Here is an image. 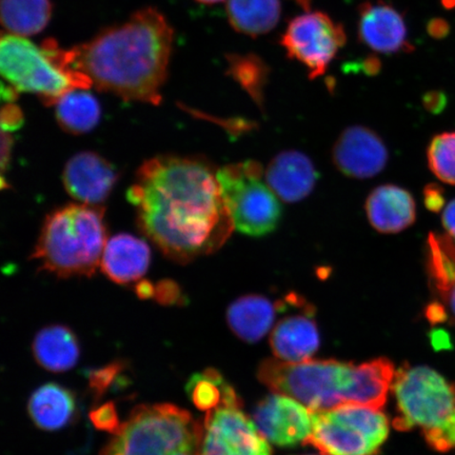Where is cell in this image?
Here are the masks:
<instances>
[{"instance_id":"obj_11","label":"cell","mask_w":455,"mask_h":455,"mask_svg":"<svg viewBox=\"0 0 455 455\" xmlns=\"http://www.w3.org/2000/svg\"><path fill=\"white\" fill-rule=\"evenodd\" d=\"M345 43L344 27L323 12L295 17L281 38L289 59L303 64L312 79L325 74Z\"/></svg>"},{"instance_id":"obj_34","label":"cell","mask_w":455,"mask_h":455,"mask_svg":"<svg viewBox=\"0 0 455 455\" xmlns=\"http://www.w3.org/2000/svg\"><path fill=\"white\" fill-rule=\"evenodd\" d=\"M24 119L19 108L9 104L4 107L2 113V127L4 130L12 131L19 128Z\"/></svg>"},{"instance_id":"obj_20","label":"cell","mask_w":455,"mask_h":455,"mask_svg":"<svg viewBox=\"0 0 455 455\" xmlns=\"http://www.w3.org/2000/svg\"><path fill=\"white\" fill-rule=\"evenodd\" d=\"M288 306V299L273 303L263 295H246L228 308V325L237 338L250 344L256 343L270 331L276 313Z\"/></svg>"},{"instance_id":"obj_15","label":"cell","mask_w":455,"mask_h":455,"mask_svg":"<svg viewBox=\"0 0 455 455\" xmlns=\"http://www.w3.org/2000/svg\"><path fill=\"white\" fill-rule=\"evenodd\" d=\"M116 179L112 164L92 152L73 156L62 174L67 192L90 206H100L106 201Z\"/></svg>"},{"instance_id":"obj_25","label":"cell","mask_w":455,"mask_h":455,"mask_svg":"<svg viewBox=\"0 0 455 455\" xmlns=\"http://www.w3.org/2000/svg\"><path fill=\"white\" fill-rule=\"evenodd\" d=\"M52 16L50 0H2V24L13 36H37Z\"/></svg>"},{"instance_id":"obj_38","label":"cell","mask_w":455,"mask_h":455,"mask_svg":"<svg viewBox=\"0 0 455 455\" xmlns=\"http://www.w3.org/2000/svg\"><path fill=\"white\" fill-rule=\"evenodd\" d=\"M429 36L435 38L445 37L449 32V26L446 20L441 19L432 20L428 26Z\"/></svg>"},{"instance_id":"obj_8","label":"cell","mask_w":455,"mask_h":455,"mask_svg":"<svg viewBox=\"0 0 455 455\" xmlns=\"http://www.w3.org/2000/svg\"><path fill=\"white\" fill-rule=\"evenodd\" d=\"M264 170L255 161L228 164L216 171L233 228L253 237L270 235L282 220L280 199L264 183Z\"/></svg>"},{"instance_id":"obj_14","label":"cell","mask_w":455,"mask_h":455,"mask_svg":"<svg viewBox=\"0 0 455 455\" xmlns=\"http://www.w3.org/2000/svg\"><path fill=\"white\" fill-rule=\"evenodd\" d=\"M357 31L361 43L375 52L396 54L413 49L403 15L383 0L358 7Z\"/></svg>"},{"instance_id":"obj_29","label":"cell","mask_w":455,"mask_h":455,"mask_svg":"<svg viewBox=\"0 0 455 455\" xmlns=\"http://www.w3.org/2000/svg\"><path fill=\"white\" fill-rule=\"evenodd\" d=\"M427 156L432 173L443 183L455 186V132L436 135Z\"/></svg>"},{"instance_id":"obj_18","label":"cell","mask_w":455,"mask_h":455,"mask_svg":"<svg viewBox=\"0 0 455 455\" xmlns=\"http://www.w3.org/2000/svg\"><path fill=\"white\" fill-rule=\"evenodd\" d=\"M366 213L375 230L394 235L414 223L417 206L407 190L395 185H384L370 193Z\"/></svg>"},{"instance_id":"obj_28","label":"cell","mask_w":455,"mask_h":455,"mask_svg":"<svg viewBox=\"0 0 455 455\" xmlns=\"http://www.w3.org/2000/svg\"><path fill=\"white\" fill-rule=\"evenodd\" d=\"M229 73L240 83L244 89L254 98H259L261 88L264 87L268 67L259 57L249 55H229Z\"/></svg>"},{"instance_id":"obj_22","label":"cell","mask_w":455,"mask_h":455,"mask_svg":"<svg viewBox=\"0 0 455 455\" xmlns=\"http://www.w3.org/2000/svg\"><path fill=\"white\" fill-rule=\"evenodd\" d=\"M28 411L39 429L60 430L69 424L76 414V396L64 386L44 384L33 392Z\"/></svg>"},{"instance_id":"obj_21","label":"cell","mask_w":455,"mask_h":455,"mask_svg":"<svg viewBox=\"0 0 455 455\" xmlns=\"http://www.w3.org/2000/svg\"><path fill=\"white\" fill-rule=\"evenodd\" d=\"M427 270L432 289L455 325V242L430 233L427 242Z\"/></svg>"},{"instance_id":"obj_33","label":"cell","mask_w":455,"mask_h":455,"mask_svg":"<svg viewBox=\"0 0 455 455\" xmlns=\"http://www.w3.org/2000/svg\"><path fill=\"white\" fill-rule=\"evenodd\" d=\"M156 298L159 304L175 305L181 299L180 290L175 283L164 281L156 289Z\"/></svg>"},{"instance_id":"obj_4","label":"cell","mask_w":455,"mask_h":455,"mask_svg":"<svg viewBox=\"0 0 455 455\" xmlns=\"http://www.w3.org/2000/svg\"><path fill=\"white\" fill-rule=\"evenodd\" d=\"M0 71L17 92L36 93L48 105H55L70 91L87 90L93 84L84 73L72 67L71 49L60 48L51 38L38 47L27 37L4 34Z\"/></svg>"},{"instance_id":"obj_31","label":"cell","mask_w":455,"mask_h":455,"mask_svg":"<svg viewBox=\"0 0 455 455\" xmlns=\"http://www.w3.org/2000/svg\"><path fill=\"white\" fill-rule=\"evenodd\" d=\"M428 446L435 451L447 452L455 448V409L442 425L424 435Z\"/></svg>"},{"instance_id":"obj_12","label":"cell","mask_w":455,"mask_h":455,"mask_svg":"<svg viewBox=\"0 0 455 455\" xmlns=\"http://www.w3.org/2000/svg\"><path fill=\"white\" fill-rule=\"evenodd\" d=\"M253 420L267 440L284 448L304 443L313 426L310 409L295 398L281 394L259 401L254 408Z\"/></svg>"},{"instance_id":"obj_27","label":"cell","mask_w":455,"mask_h":455,"mask_svg":"<svg viewBox=\"0 0 455 455\" xmlns=\"http://www.w3.org/2000/svg\"><path fill=\"white\" fill-rule=\"evenodd\" d=\"M230 386L218 370L207 369L192 375L186 391L198 411L209 412L223 403Z\"/></svg>"},{"instance_id":"obj_9","label":"cell","mask_w":455,"mask_h":455,"mask_svg":"<svg viewBox=\"0 0 455 455\" xmlns=\"http://www.w3.org/2000/svg\"><path fill=\"white\" fill-rule=\"evenodd\" d=\"M392 390L398 431L419 429L424 435L445 422L455 409V384L430 367L403 363L395 372Z\"/></svg>"},{"instance_id":"obj_23","label":"cell","mask_w":455,"mask_h":455,"mask_svg":"<svg viewBox=\"0 0 455 455\" xmlns=\"http://www.w3.org/2000/svg\"><path fill=\"white\" fill-rule=\"evenodd\" d=\"M36 362L51 372H65L76 365L81 347L70 328L62 325L45 327L33 341Z\"/></svg>"},{"instance_id":"obj_30","label":"cell","mask_w":455,"mask_h":455,"mask_svg":"<svg viewBox=\"0 0 455 455\" xmlns=\"http://www.w3.org/2000/svg\"><path fill=\"white\" fill-rule=\"evenodd\" d=\"M126 365L124 362L116 361L105 367L92 370L88 375L89 386L96 398L104 395L110 387L118 379Z\"/></svg>"},{"instance_id":"obj_17","label":"cell","mask_w":455,"mask_h":455,"mask_svg":"<svg viewBox=\"0 0 455 455\" xmlns=\"http://www.w3.org/2000/svg\"><path fill=\"white\" fill-rule=\"evenodd\" d=\"M270 346L277 360L289 363L311 360L320 348V332L313 318L312 307L278 322L272 330Z\"/></svg>"},{"instance_id":"obj_26","label":"cell","mask_w":455,"mask_h":455,"mask_svg":"<svg viewBox=\"0 0 455 455\" xmlns=\"http://www.w3.org/2000/svg\"><path fill=\"white\" fill-rule=\"evenodd\" d=\"M56 117L60 127L73 134L89 132L100 117L98 100L85 89H77L62 95L56 101Z\"/></svg>"},{"instance_id":"obj_40","label":"cell","mask_w":455,"mask_h":455,"mask_svg":"<svg viewBox=\"0 0 455 455\" xmlns=\"http://www.w3.org/2000/svg\"><path fill=\"white\" fill-rule=\"evenodd\" d=\"M196 2L204 4H219L220 2H224V0H196Z\"/></svg>"},{"instance_id":"obj_19","label":"cell","mask_w":455,"mask_h":455,"mask_svg":"<svg viewBox=\"0 0 455 455\" xmlns=\"http://www.w3.org/2000/svg\"><path fill=\"white\" fill-rule=\"evenodd\" d=\"M150 259L146 242L130 235H118L107 242L100 267L110 280L126 284L146 275Z\"/></svg>"},{"instance_id":"obj_37","label":"cell","mask_w":455,"mask_h":455,"mask_svg":"<svg viewBox=\"0 0 455 455\" xmlns=\"http://www.w3.org/2000/svg\"><path fill=\"white\" fill-rule=\"evenodd\" d=\"M442 221L447 235L455 242V199L443 210Z\"/></svg>"},{"instance_id":"obj_3","label":"cell","mask_w":455,"mask_h":455,"mask_svg":"<svg viewBox=\"0 0 455 455\" xmlns=\"http://www.w3.org/2000/svg\"><path fill=\"white\" fill-rule=\"evenodd\" d=\"M104 210L69 204L44 220L33 258L61 277L93 275L106 247Z\"/></svg>"},{"instance_id":"obj_2","label":"cell","mask_w":455,"mask_h":455,"mask_svg":"<svg viewBox=\"0 0 455 455\" xmlns=\"http://www.w3.org/2000/svg\"><path fill=\"white\" fill-rule=\"evenodd\" d=\"M173 28L156 9L138 11L71 49L72 67L99 90L124 100L158 105L173 47Z\"/></svg>"},{"instance_id":"obj_1","label":"cell","mask_w":455,"mask_h":455,"mask_svg":"<svg viewBox=\"0 0 455 455\" xmlns=\"http://www.w3.org/2000/svg\"><path fill=\"white\" fill-rule=\"evenodd\" d=\"M128 199L138 212L141 231L179 263L213 253L233 229L216 171L199 159L158 156L147 161Z\"/></svg>"},{"instance_id":"obj_5","label":"cell","mask_w":455,"mask_h":455,"mask_svg":"<svg viewBox=\"0 0 455 455\" xmlns=\"http://www.w3.org/2000/svg\"><path fill=\"white\" fill-rule=\"evenodd\" d=\"M204 427L171 403L141 405L100 455H201Z\"/></svg>"},{"instance_id":"obj_24","label":"cell","mask_w":455,"mask_h":455,"mask_svg":"<svg viewBox=\"0 0 455 455\" xmlns=\"http://www.w3.org/2000/svg\"><path fill=\"white\" fill-rule=\"evenodd\" d=\"M280 0H228L227 15L238 33L258 37L273 30L280 20Z\"/></svg>"},{"instance_id":"obj_36","label":"cell","mask_w":455,"mask_h":455,"mask_svg":"<svg viewBox=\"0 0 455 455\" xmlns=\"http://www.w3.org/2000/svg\"><path fill=\"white\" fill-rule=\"evenodd\" d=\"M431 343L437 351L451 350L453 348L451 334L445 330L436 329L430 334Z\"/></svg>"},{"instance_id":"obj_32","label":"cell","mask_w":455,"mask_h":455,"mask_svg":"<svg viewBox=\"0 0 455 455\" xmlns=\"http://www.w3.org/2000/svg\"><path fill=\"white\" fill-rule=\"evenodd\" d=\"M89 417L96 429L109 432L112 435L116 434L119 427L122 426L119 423L116 407L113 402H108L95 407L90 412Z\"/></svg>"},{"instance_id":"obj_6","label":"cell","mask_w":455,"mask_h":455,"mask_svg":"<svg viewBox=\"0 0 455 455\" xmlns=\"http://www.w3.org/2000/svg\"><path fill=\"white\" fill-rule=\"evenodd\" d=\"M258 378L273 394L291 396L312 412L321 411L352 403L356 365L337 360L289 363L276 358L261 362Z\"/></svg>"},{"instance_id":"obj_35","label":"cell","mask_w":455,"mask_h":455,"mask_svg":"<svg viewBox=\"0 0 455 455\" xmlns=\"http://www.w3.org/2000/svg\"><path fill=\"white\" fill-rule=\"evenodd\" d=\"M443 203H445V201H443V192L439 187L431 185L426 188L425 204L430 212H440L443 206Z\"/></svg>"},{"instance_id":"obj_16","label":"cell","mask_w":455,"mask_h":455,"mask_svg":"<svg viewBox=\"0 0 455 455\" xmlns=\"http://www.w3.org/2000/svg\"><path fill=\"white\" fill-rule=\"evenodd\" d=\"M266 183L286 203H299L315 189L318 173L311 159L299 151L277 155L265 171Z\"/></svg>"},{"instance_id":"obj_13","label":"cell","mask_w":455,"mask_h":455,"mask_svg":"<svg viewBox=\"0 0 455 455\" xmlns=\"http://www.w3.org/2000/svg\"><path fill=\"white\" fill-rule=\"evenodd\" d=\"M333 163L352 179H372L388 163L385 142L371 129L354 126L347 128L333 148Z\"/></svg>"},{"instance_id":"obj_39","label":"cell","mask_w":455,"mask_h":455,"mask_svg":"<svg viewBox=\"0 0 455 455\" xmlns=\"http://www.w3.org/2000/svg\"><path fill=\"white\" fill-rule=\"evenodd\" d=\"M136 292H138L140 299H147L155 297L156 288L150 283L141 282L136 288Z\"/></svg>"},{"instance_id":"obj_7","label":"cell","mask_w":455,"mask_h":455,"mask_svg":"<svg viewBox=\"0 0 455 455\" xmlns=\"http://www.w3.org/2000/svg\"><path fill=\"white\" fill-rule=\"evenodd\" d=\"M311 435L303 443L322 455H378L389 435L380 409L345 403L312 412Z\"/></svg>"},{"instance_id":"obj_10","label":"cell","mask_w":455,"mask_h":455,"mask_svg":"<svg viewBox=\"0 0 455 455\" xmlns=\"http://www.w3.org/2000/svg\"><path fill=\"white\" fill-rule=\"evenodd\" d=\"M201 455H272L268 440L243 411V402L232 386L218 408L204 420Z\"/></svg>"}]
</instances>
